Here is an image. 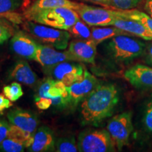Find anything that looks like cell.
Returning <instances> with one entry per match:
<instances>
[{"instance_id":"obj_35","label":"cell","mask_w":152,"mask_h":152,"mask_svg":"<svg viewBox=\"0 0 152 152\" xmlns=\"http://www.w3.org/2000/svg\"><path fill=\"white\" fill-rule=\"evenodd\" d=\"M144 9L147 11V14L152 18V0H146Z\"/></svg>"},{"instance_id":"obj_11","label":"cell","mask_w":152,"mask_h":152,"mask_svg":"<svg viewBox=\"0 0 152 152\" xmlns=\"http://www.w3.org/2000/svg\"><path fill=\"white\" fill-rule=\"evenodd\" d=\"M125 79L139 90H152V67L136 64L125 71Z\"/></svg>"},{"instance_id":"obj_24","label":"cell","mask_w":152,"mask_h":152,"mask_svg":"<svg viewBox=\"0 0 152 152\" xmlns=\"http://www.w3.org/2000/svg\"><path fill=\"white\" fill-rule=\"evenodd\" d=\"M58 152L78 151L77 143L74 136L61 137L56 141V151Z\"/></svg>"},{"instance_id":"obj_10","label":"cell","mask_w":152,"mask_h":152,"mask_svg":"<svg viewBox=\"0 0 152 152\" xmlns=\"http://www.w3.org/2000/svg\"><path fill=\"white\" fill-rule=\"evenodd\" d=\"M35 61L42 66L44 70L64 61H76L68 50L60 52L54 47L44 44H38Z\"/></svg>"},{"instance_id":"obj_7","label":"cell","mask_w":152,"mask_h":152,"mask_svg":"<svg viewBox=\"0 0 152 152\" xmlns=\"http://www.w3.org/2000/svg\"><path fill=\"white\" fill-rule=\"evenodd\" d=\"M77 13L83 21L90 26H109L121 18L118 10L92 7L83 4Z\"/></svg>"},{"instance_id":"obj_5","label":"cell","mask_w":152,"mask_h":152,"mask_svg":"<svg viewBox=\"0 0 152 152\" xmlns=\"http://www.w3.org/2000/svg\"><path fill=\"white\" fill-rule=\"evenodd\" d=\"M77 147L80 152H113L117 149L107 129L83 131L77 138Z\"/></svg>"},{"instance_id":"obj_21","label":"cell","mask_w":152,"mask_h":152,"mask_svg":"<svg viewBox=\"0 0 152 152\" xmlns=\"http://www.w3.org/2000/svg\"><path fill=\"white\" fill-rule=\"evenodd\" d=\"M30 142L18 137L9 135L0 144L1 152H23L30 146Z\"/></svg>"},{"instance_id":"obj_19","label":"cell","mask_w":152,"mask_h":152,"mask_svg":"<svg viewBox=\"0 0 152 152\" xmlns=\"http://www.w3.org/2000/svg\"><path fill=\"white\" fill-rule=\"evenodd\" d=\"M83 4L76 3L71 0H36L25 12L28 15L45 9H54L57 7H66L77 11Z\"/></svg>"},{"instance_id":"obj_28","label":"cell","mask_w":152,"mask_h":152,"mask_svg":"<svg viewBox=\"0 0 152 152\" xmlns=\"http://www.w3.org/2000/svg\"><path fill=\"white\" fill-rule=\"evenodd\" d=\"M143 123L146 129L152 132V99L148 102L144 111L143 116Z\"/></svg>"},{"instance_id":"obj_22","label":"cell","mask_w":152,"mask_h":152,"mask_svg":"<svg viewBox=\"0 0 152 152\" xmlns=\"http://www.w3.org/2000/svg\"><path fill=\"white\" fill-rule=\"evenodd\" d=\"M118 11L121 18L131 19L142 23L152 34V18L147 14L134 9L124 11L118 10Z\"/></svg>"},{"instance_id":"obj_23","label":"cell","mask_w":152,"mask_h":152,"mask_svg":"<svg viewBox=\"0 0 152 152\" xmlns=\"http://www.w3.org/2000/svg\"><path fill=\"white\" fill-rule=\"evenodd\" d=\"M71 37L77 39H91V29L88 25L79 19L75 24L68 30Z\"/></svg>"},{"instance_id":"obj_29","label":"cell","mask_w":152,"mask_h":152,"mask_svg":"<svg viewBox=\"0 0 152 152\" xmlns=\"http://www.w3.org/2000/svg\"><path fill=\"white\" fill-rule=\"evenodd\" d=\"M11 124L4 120L0 119V144L8 137L11 132Z\"/></svg>"},{"instance_id":"obj_30","label":"cell","mask_w":152,"mask_h":152,"mask_svg":"<svg viewBox=\"0 0 152 152\" xmlns=\"http://www.w3.org/2000/svg\"><path fill=\"white\" fill-rule=\"evenodd\" d=\"M11 31L8 26L0 21V45L4 43L11 37Z\"/></svg>"},{"instance_id":"obj_18","label":"cell","mask_w":152,"mask_h":152,"mask_svg":"<svg viewBox=\"0 0 152 152\" xmlns=\"http://www.w3.org/2000/svg\"><path fill=\"white\" fill-rule=\"evenodd\" d=\"M113 26L124 30L130 35L137 36L147 41H152V34L142 23L128 18H118L114 21Z\"/></svg>"},{"instance_id":"obj_3","label":"cell","mask_w":152,"mask_h":152,"mask_svg":"<svg viewBox=\"0 0 152 152\" xmlns=\"http://www.w3.org/2000/svg\"><path fill=\"white\" fill-rule=\"evenodd\" d=\"M26 16L31 21L65 30H68L80 19L77 11L66 7L45 9Z\"/></svg>"},{"instance_id":"obj_31","label":"cell","mask_w":152,"mask_h":152,"mask_svg":"<svg viewBox=\"0 0 152 152\" xmlns=\"http://www.w3.org/2000/svg\"><path fill=\"white\" fill-rule=\"evenodd\" d=\"M35 104L39 109L47 110L52 106V102L48 98L35 97Z\"/></svg>"},{"instance_id":"obj_26","label":"cell","mask_w":152,"mask_h":152,"mask_svg":"<svg viewBox=\"0 0 152 152\" xmlns=\"http://www.w3.org/2000/svg\"><path fill=\"white\" fill-rule=\"evenodd\" d=\"M112 8L116 10H130L142 2V0H110Z\"/></svg>"},{"instance_id":"obj_6","label":"cell","mask_w":152,"mask_h":152,"mask_svg":"<svg viewBox=\"0 0 152 152\" xmlns=\"http://www.w3.org/2000/svg\"><path fill=\"white\" fill-rule=\"evenodd\" d=\"M107 130L118 151L127 146L133 131L132 113L125 111L113 116L107 124Z\"/></svg>"},{"instance_id":"obj_4","label":"cell","mask_w":152,"mask_h":152,"mask_svg":"<svg viewBox=\"0 0 152 152\" xmlns=\"http://www.w3.org/2000/svg\"><path fill=\"white\" fill-rule=\"evenodd\" d=\"M26 28L38 41L57 50H65L71 37L68 30L57 29L31 20L26 23Z\"/></svg>"},{"instance_id":"obj_34","label":"cell","mask_w":152,"mask_h":152,"mask_svg":"<svg viewBox=\"0 0 152 152\" xmlns=\"http://www.w3.org/2000/svg\"><path fill=\"white\" fill-rule=\"evenodd\" d=\"M87 1H92L93 3L97 4L104 6V7H109V8H112L111 3L110 0H87Z\"/></svg>"},{"instance_id":"obj_13","label":"cell","mask_w":152,"mask_h":152,"mask_svg":"<svg viewBox=\"0 0 152 152\" xmlns=\"http://www.w3.org/2000/svg\"><path fill=\"white\" fill-rule=\"evenodd\" d=\"M97 45L92 39H77L68 45V51L76 61L94 64Z\"/></svg>"},{"instance_id":"obj_14","label":"cell","mask_w":152,"mask_h":152,"mask_svg":"<svg viewBox=\"0 0 152 152\" xmlns=\"http://www.w3.org/2000/svg\"><path fill=\"white\" fill-rule=\"evenodd\" d=\"M11 48L15 54L25 58L35 61L38 44L23 32H18L11 38Z\"/></svg>"},{"instance_id":"obj_16","label":"cell","mask_w":152,"mask_h":152,"mask_svg":"<svg viewBox=\"0 0 152 152\" xmlns=\"http://www.w3.org/2000/svg\"><path fill=\"white\" fill-rule=\"evenodd\" d=\"M9 78L29 87H34L37 83L38 77L33 71L29 64L24 60L15 63L9 73Z\"/></svg>"},{"instance_id":"obj_27","label":"cell","mask_w":152,"mask_h":152,"mask_svg":"<svg viewBox=\"0 0 152 152\" xmlns=\"http://www.w3.org/2000/svg\"><path fill=\"white\" fill-rule=\"evenodd\" d=\"M23 0H0V15L13 12L20 8Z\"/></svg>"},{"instance_id":"obj_32","label":"cell","mask_w":152,"mask_h":152,"mask_svg":"<svg viewBox=\"0 0 152 152\" xmlns=\"http://www.w3.org/2000/svg\"><path fill=\"white\" fill-rule=\"evenodd\" d=\"M11 101L4 94H0V113H1L4 110L9 109L12 106Z\"/></svg>"},{"instance_id":"obj_20","label":"cell","mask_w":152,"mask_h":152,"mask_svg":"<svg viewBox=\"0 0 152 152\" xmlns=\"http://www.w3.org/2000/svg\"><path fill=\"white\" fill-rule=\"evenodd\" d=\"M123 35L133 36L130 33L113 26V27L99 26V28L94 26V28L91 29V39H92L97 45L106 39H111L115 36Z\"/></svg>"},{"instance_id":"obj_1","label":"cell","mask_w":152,"mask_h":152,"mask_svg":"<svg viewBox=\"0 0 152 152\" xmlns=\"http://www.w3.org/2000/svg\"><path fill=\"white\" fill-rule=\"evenodd\" d=\"M119 91L113 84H99L80 103L83 125H96L111 116L119 102Z\"/></svg>"},{"instance_id":"obj_12","label":"cell","mask_w":152,"mask_h":152,"mask_svg":"<svg viewBox=\"0 0 152 152\" xmlns=\"http://www.w3.org/2000/svg\"><path fill=\"white\" fill-rule=\"evenodd\" d=\"M7 118L11 124L30 134L35 132L39 123L37 115L34 112L19 108L9 111Z\"/></svg>"},{"instance_id":"obj_9","label":"cell","mask_w":152,"mask_h":152,"mask_svg":"<svg viewBox=\"0 0 152 152\" xmlns=\"http://www.w3.org/2000/svg\"><path fill=\"white\" fill-rule=\"evenodd\" d=\"M99 84L97 78L85 68L83 78L67 87L69 93V106L76 107Z\"/></svg>"},{"instance_id":"obj_25","label":"cell","mask_w":152,"mask_h":152,"mask_svg":"<svg viewBox=\"0 0 152 152\" xmlns=\"http://www.w3.org/2000/svg\"><path fill=\"white\" fill-rule=\"evenodd\" d=\"M3 93L12 102H16L23 95L21 85L17 82H14L11 84L4 87Z\"/></svg>"},{"instance_id":"obj_8","label":"cell","mask_w":152,"mask_h":152,"mask_svg":"<svg viewBox=\"0 0 152 152\" xmlns=\"http://www.w3.org/2000/svg\"><path fill=\"white\" fill-rule=\"evenodd\" d=\"M85 67L75 61H64L45 70V72L56 80L68 87L84 76Z\"/></svg>"},{"instance_id":"obj_15","label":"cell","mask_w":152,"mask_h":152,"mask_svg":"<svg viewBox=\"0 0 152 152\" xmlns=\"http://www.w3.org/2000/svg\"><path fill=\"white\" fill-rule=\"evenodd\" d=\"M27 149L30 152L56 151V140L52 129L47 126L38 128L34 133L31 145Z\"/></svg>"},{"instance_id":"obj_33","label":"cell","mask_w":152,"mask_h":152,"mask_svg":"<svg viewBox=\"0 0 152 152\" xmlns=\"http://www.w3.org/2000/svg\"><path fill=\"white\" fill-rule=\"evenodd\" d=\"M144 61L147 65L152 67V42L147 45L144 52Z\"/></svg>"},{"instance_id":"obj_2","label":"cell","mask_w":152,"mask_h":152,"mask_svg":"<svg viewBox=\"0 0 152 152\" xmlns=\"http://www.w3.org/2000/svg\"><path fill=\"white\" fill-rule=\"evenodd\" d=\"M130 35L113 37L106 45L110 57L117 63H129L134 58L143 56L147 44Z\"/></svg>"},{"instance_id":"obj_17","label":"cell","mask_w":152,"mask_h":152,"mask_svg":"<svg viewBox=\"0 0 152 152\" xmlns=\"http://www.w3.org/2000/svg\"><path fill=\"white\" fill-rule=\"evenodd\" d=\"M61 96L69 99L67 86L61 81L56 80L52 77H48L39 86L35 97L48 98L54 100Z\"/></svg>"}]
</instances>
